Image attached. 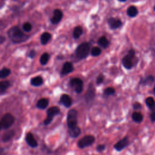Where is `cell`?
I'll return each instance as SVG.
<instances>
[{
    "mask_svg": "<svg viewBox=\"0 0 155 155\" xmlns=\"http://www.w3.org/2000/svg\"><path fill=\"white\" fill-rule=\"evenodd\" d=\"M63 13L59 9H55L53 11V16L51 18L50 21L53 24H56L59 23L62 19Z\"/></svg>",
    "mask_w": 155,
    "mask_h": 155,
    "instance_id": "obj_11",
    "label": "cell"
},
{
    "mask_svg": "<svg viewBox=\"0 0 155 155\" xmlns=\"http://www.w3.org/2000/svg\"><path fill=\"white\" fill-rule=\"evenodd\" d=\"M94 94H95V90H94L93 85L90 84L88 88L87 91V93L85 94V98L86 101L88 102L90 101H91L94 98Z\"/></svg>",
    "mask_w": 155,
    "mask_h": 155,
    "instance_id": "obj_15",
    "label": "cell"
},
{
    "mask_svg": "<svg viewBox=\"0 0 155 155\" xmlns=\"http://www.w3.org/2000/svg\"><path fill=\"white\" fill-rule=\"evenodd\" d=\"M135 51L134 50L131 49L129 50L128 54L125 56L122 60V63L123 66L127 69H131L133 65V59L134 58Z\"/></svg>",
    "mask_w": 155,
    "mask_h": 155,
    "instance_id": "obj_6",
    "label": "cell"
},
{
    "mask_svg": "<svg viewBox=\"0 0 155 155\" xmlns=\"http://www.w3.org/2000/svg\"><path fill=\"white\" fill-rule=\"evenodd\" d=\"M128 143H129V141H128V137H125L123 139H122L121 140H120L119 141H118L114 145V148L116 150L120 151L122 150L124 148H125L126 147H127Z\"/></svg>",
    "mask_w": 155,
    "mask_h": 155,
    "instance_id": "obj_9",
    "label": "cell"
},
{
    "mask_svg": "<svg viewBox=\"0 0 155 155\" xmlns=\"http://www.w3.org/2000/svg\"><path fill=\"white\" fill-rule=\"evenodd\" d=\"M154 94H155V86H154Z\"/></svg>",
    "mask_w": 155,
    "mask_h": 155,
    "instance_id": "obj_40",
    "label": "cell"
},
{
    "mask_svg": "<svg viewBox=\"0 0 155 155\" xmlns=\"http://www.w3.org/2000/svg\"><path fill=\"white\" fill-rule=\"evenodd\" d=\"M127 15L130 16V17H134L136 16L137 13H138V11H137V9L136 7L134 6H130L127 9Z\"/></svg>",
    "mask_w": 155,
    "mask_h": 155,
    "instance_id": "obj_23",
    "label": "cell"
},
{
    "mask_svg": "<svg viewBox=\"0 0 155 155\" xmlns=\"http://www.w3.org/2000/svg\"><path fill=\"white\" fill-rule=\"evenodd\" d=\"M30 83L35 87H39L43 84V79L41 76H38L31 79Z\"/></svg>",
    "mask_w": 155,
    "mask_h": 155,
    "instance_id": "obj_18",
    "label": "cell"
},
{
    "mask_svg": "<svg viewBox=\"0 0 155 155\" xmlns=\"http://www.w3.org/2000/svg\"><path fill=\"white\" fill-rule=\"evenodd\" d=\"M11 73V70L7 68H3L0 71V78L4 79L8 76Z\"/></svg>",
    "mask_w": 155,
    "mask_h": 155,
    "instance_id": "obj_28",
    "label": "cell"
},
{
    "mask_svg": "<svg viewBox=\"0 0 155 155\" xmlns=\"http://www.w3.org/2000/svg\"><path fill=\"white\" fill-rule=\"evenodd\" d=\"M7 36L15 44L23 42L28 38V36L24 34V33L16 26L12 27L8 30Z\"/></svg>",
    "mask_w": 155,
    "mask_h": 155,
    "instance_id": "obj_1",
    "label": "cell"
},
{
    "mask_svg": "<svg viewBox=\"0 0 155 155\" xmlns=\"http://www.w3.org/2000/svg\"><path fill=\"white\" fill-rule=\"evenodd\" d=\"M78 111L75 109H71L67 113V122L68 128H70L77 125Z\"/></svg>",
    "mask_w": 155,
    "mask_h": 155,
    "instance_id": "obj_4",
    "label": "cell"
},
{
    "mask_svg": "<svg viewBox=\"0 0 155 155\" xmlns=\"http://www.w3.org/2000/svg\"><path fill=\"white\" fill-rule=\"evenodd\" d=\"M59 113H60V109L57 106H53L49 108L47 111V117L44 120V125H47L50 124L51 122L53 117L59 114Z\"/></svg>",
    "mask_w": 155,
    "mask_h": 155,
    "instance_id": "obj_3",
    "label": "cell"
},
{
    "mask_svg": "<svg viewBox=\"0 0 155 155\" xmlns=\"http://www.w3.org/2000/svg\"><path fill=\"white\" fill-rule=\"evenodd\" d=\"M5 37H4L3 36H1L0 37V43H1V44L4 42V41H5Z\"/></svg>",
    "mask_w": 155,
    "mask_h": 155,
    "instance_id": "obj_38",
    "label": "cell"
},
{
    "mask_svg": "<svg viewBox=\"0 0 155 155\" xmlns=\"http://www.w3.org/2000/svg\"><path fill=\"white\" fill-rule=\"evenodd\" d=\"M22 28L23 30L26 31V32H29L31 31L32 28V26L30 23L29 22H25L23 25H22Z\"/></svg>",
    "mask_w": 155,
    "mask_h": 155,
    "instance_id": "obj_32",
    "label": "cell"
},
{
    "mask_svg": "<svg viewBox=\"0 0 155 155\" xmlns=\"http://www.w3.org/2000/svg\"><path fill=\"white\" fill-rule=\"evenodd\" d=\"M133 108L135 109V110H139V109H140V108H141V105H140V104L139 103V102H137L133 104Z\"/></svg>",
    "mask_w": 155,
    "mask_h": 155,
    "instance_id": "obj_35",
    "label": "cell"
},
{
    "mask_svg": "<svg viewBox=\"0 0 155 155\" xmlns=\"http://www.w3.org/2000/svg\"><path fill=\"white\" fill-rule=\"evenodd\" d=\"M95 140V138L92 135H87L81 138L78 142V146L80 148H84L85 147L91 145Z\"/></svg>",
    "mask_w": 155,
    "mask_h": 155,
    "instance_id": "obj_7",
    "label": "cell"
},
{
    "mask_svg": "<svg viewBox=\"0 0 155 155\" xmlns=\"http://www.w3.org/2000/svg\"><path fill=\"white\" fill-rule=\"evenodd\" d=\"M51 38V35L50 33L48 32H44L43 33L40 38L41 42L42 45H45L47 44L50 40Z\"/></svg>",
    "mask_w": 155,
    "mask_h": 155,
    "instance_id": "obj_17",
    "label": "cell"
},
{
    "mask_svg": "<svg viewBox=\"0 0 155 155\" xmlns=\"http://www.w3.org/2000/svg\"><path fill=\"white\" fill-rule=\"evenodd\" d=\"M35 55H36V52H35V51L34 50H31L30 52H29V53H28V57L29 58H33L35 56Z\"/></svg>",
    "mask_w": 155,
    "mask_h": 155,
    "instance_id": "obj_36",
    "label": "cell"
},
{
    "mask_svg": "<svg viewBox=\"0 0 155 155\" xmlns=\"http://www.w3.org/2000/svg\"><path fill=\"white\" fill-rule=\"evenodd\" d=\"M68 133L71 137L76 138L80 134L81 129L78 126L76 125L74 127L68 128Z\"/></svg>",
    "mask_w": 155,
    "mask_h": 155,
    "instance_id": "obj_16",
    "label": "cell"
},
{
    "mask_svg": "<svg viewBox=\"0 0 155 155\" xmlns=\"http://www.w3.org/2000/svg\"><path fill=\"white\" fill-rule=\"evenodd\" d=\"M150 118H151V121L155 122V111L153 112V113L151 114V115H150Z\"/></svg>",
    "mask_w": 155,
    "mask_h": 155,
    "instance_id": "obj_37",
    "label": "cell"
},
{
    "mask_svg": "<svg viewBox=\"0 0 155 155\" xmlns=\"http://www.w3.org/2000/svg\"><path fill=\"white\" fill-rule=\"evenodd\" d=\"M90 45L88 42H83L79 45L76 49L75 53L77 57L81 59L86 58L90 53Z\"/></svg>",
    "mask_w": 155,
    "mask_h": 155,
    "instance_id": "obj_2",
    "label": "cell"
},
{
    "mask_svg": "<svg viewBox=\"0 0 155 155\" xmlns=\"http://www.w3.org/2000/svg\"><path fill=\"white\" fill-rule=\"evenodd\" d=\"M107 23L110 28L112 30H114L119 28L122 24V21L120 19L114 18H111L108 19Z\"/></svg>",
    "mask_w": 155,
    "mask_h": 155,
    "instance_id": "obj_10",
    "label": "cell"
},
{
    "mask_svg": "<svg viewBox=\"0 0 155 155\" xmlns=\"http://www.w3.org/2000/svg\"><path fill=\"white\" fill-rule=\"evenodd\" d=\"M83 30L81 27L80 26H77L76 27L74 30H73V36L74 39H78L82 34Z\"/></svg>",
    "mask_w": 155,
    "mask_h": 155,
    "instance_id": "obj_25",
    "label": "cell"
},
{
    "mask_svg": "<svg viewBox=\"0 0 155 155\" xmlns=\"http://www.w3.org/2000/svg\"><path fill=\"white\" fill-rule=\"evenodd\" d=\"M97 44L101 47L103 48H107L108 47L110 42L106 37L102 36L98 39Z\"/></svg>",
    "mask_w": 155,
    "mask_h": 155,
    "instance_id": "obj_19",
    "label": "cell"
},
{
    "mask_svg": "<svg viewBox=\"0 0 155 155\" xmlns=\"http://www.w3.org/2000/svg\"><path fill=\"white\" fill-rule=\"evenodd\" d=\"M146 104L148 107L152 111L155 110V101L151 97H149L146 99Z\"/></svg>",
    "mask_w": 155,
    "mask_h": 155,
    "instance_id": "obj_24",
    "label": "cell"
},
{
    "mask_svg": "<svg viewBox=\"0 0 155 155\" xmlns=\"http://www.w3.org/2000/svg\"><path fill=\"white\" fill-rule=\"evenodd\" d=\"M132 119L134 122L140 123L143 120V116L139 112H134L132 114Z\"/></svg>",
    "mask_w": 155,
    "mask_h": 155,
    "instance_id": "obj_26",
    "label": "cell"
},
{
    "mask_svg": "<svg viewBox=\"0 0 155 155\" xmlns=\"http://www.w3.org/2000/svg\"><path fill=\"white\" fill-rule=\"evenodd\" d=\"M154 81V78L153 76H148L145 79L143 80L142 84L145 85H151Z\"/></svg>",
    "mask_w": 155,
    "mask_h": 155,
    "instance_id": "obj_31",
    "label": "cell"
},
{
    "mask_svg": "<svg viewBox=\"0 0 155 155\" xmlns=\"http://www.w3.org/2000/svg\"><path fill=\"white\" fill-rule=\"evenodd\" d=\"M15 117L10 113L5 114L1 120V129H8L14 123Z\"/></svg>",
    "mask_w": 155,
    "mask_h": 155,
    "instance_id": "obj_5",
    "label": "cell"
},
{
    "mask_svg": "<svg viewBox=\"0 0 155 155\" xmlns=\"http://www.w3.org/2000/svg\"><path fill=\"white\" fill-rule=\"evenodd\" d=\"M70 84L71 87L74 88L77 93H81L82 91L84 83L81 79L78 78H73L70 80Z\"/></svg>",
    "mask_w": 155,
    "mask_h": 155,
    "instance_id": "obj_8",
    "label": "cell"
},
{
    "mask_svg": "<svg viewBox=\"0 0 155 155\" xmlns=\"http://www.w3.org/2000/svg\"><path fill=\"white\" fill-rule=\"evenodd\" d=\"M25 141L27 144L31 148H35L38 147V142L34 138L33 134L31 133H28L25 136Z\"/></svg>",
    "mask_w": 155,
    "mask_h": 155,
    "instance_id": "obj_13",
    "label": "cell"
},
{
    "mask_svg": "<svg viewBox=\"0 0 155 155\" xmlns=\"http://www.w3.org/2000/svg\"><path fill=\"white\" fill-rule=\"evenodd\" d=\"M48 105V99H47L45 98H42L38 101V102L36 104V107L39 109L43 110V109H45V108H47Z\"/></svg>",
    "mask_w": 155,
    "mask_h": 155,
    "instance_id": "obj_20",
    "label": "cell"
},
{
    "mask_svg": "<svg viewBox=\"0 0 155 155\" xmlns=\"http://www.w3.org/2000/svg\"><path fill=\"white\" fill-rule=\"evenodd\" d=\"M119 1H121V2H125V1H127V0H119Z\"/></svg>",
    "mask_w": 155,
    "mask_h": 155,
    "instance_id": "obj_39",
    "label": "cell"
},
{
    "mask_svg": "<svg viewBox=\"0 0 155 155\" xmlns=\"http://www.w3.org/2000/svg\"><path fill=\"white\" fill-rule=\"evenodd\" d=\"M105 149V145H99L97 147H96V151L97 152H102Z\"/></svg>",
    "mask_w": 155,
    "mask_h": 155,
    "instance_id": "obj_34",
    "label": "cell"
},
{
    "mask_svg": "<svg viewBox=\"0 0 155 155\" xmlns=\"http://www.w3.org/2000/svg\"><path fill=\"white\" fill-rule=\"evenodd\" d=\"M154 10H155V6H154Z\"/></svg>",
    "mask_w": 155,
    "mask_h": 155,
    "instance_id": "obj_41",
    "label": "cell"
},
{
    "mask_svg": "<svg viewBox=\"0 0 155 155\" xmlns=\"http://www.w3.org/2000/svg\"><path fill=\"white\" fill-rule=\"evenodd\" d=\"M60 101L62 105H64L65 107L68 108L72 104V99L70 96L66 94H63L61 95L60 97Z\"/></svg>",
    "mask_w": 155,
    "mask_h": 155,
    "instance_id": "obj_14",
    "label": "cell"
},
{
    "mask_svg": "<svg viewBox=\"0 0 155 155\" xmlns=\"http://www.w3.org/2000/svg\"><path fill=\"white\" fill-rule=\"evenodd\" d=\"M15 133L13 131V130H10L8 131H7L5 133H4V134L2 135V141L3 142H7L8 140H10L12 137L13 136Z\"/></svg>",
    "mask_w": 155,
    "mask_h": 155,
    "instance_id": "obj_22",
    "label": "cell"
},
{
    "mask_svg": "<svg viewBox=\"0 0 155 155\" xmlns=\"http://www.w3.org/2000/svg\"><path fill=\"white\" fill-rule=\"evenodd\" d=\"M50 59V55L48 53H44L39 59L40 63L41 65H45L47 64V63L48 62V61H49Z\"/></svg>",
    "mask_w": 155,
    "mask_h": 155,
    "instance_id": "obj_27",
    "label": "cell"
},
{
    "mask_svg": "<svg viewBox=\"0 0 155 155\" xmlns=\"http://www.w3.org/2000/svg\"><path fill=\"white\" fill-rule=\"evenodd\" d=\"M10 86V82L8 81H2L0 82V93L3 94Z\"/></svg>",
    "mask_w": 155,
    "mask_h": 155,
    "instance_id": "obj_21",
    "label": "cell"
},
{
    "mask_svg": "<svg viewBox=\"0 0 155 155\" xmlns=\"http://www.w3.org/2000/svg\"><path fill=\"white\" fill-rule=\"evenodd\" d=\"M102 50L101 49L98 47H93L91 50V56L96 57L98 56L101 54Z\"/></svg>",
    "mask_w": 155,
    "mask_h": 155,
    "instance_id": "obj_29",
    "label": "cell"
},
{
    "mask_svg": "<svg viewBox=\"0 0 155 155\" xmlns=\"http://www.w3.org/2000/svg\"><path fill=\"white\" fill-rule=\"evenodd\" d=\"M104 80V74H99L97 76V79H96V84L98 85L101 84L103 82Z\"/></svg>",
    "mask_w": 155,
    "mask_h": 155,
    "instance_id": "obj_33",
    "label": "cell"
},
{
    "mask_svg": "<svg viewBox=\"0 0 155 155\" xmlns=\"http://www.w3.org/2000/svg\"><path fill=\"white\" fill-rule=\"evenodd\" d=\"M115 93V89L113 87H108L104 91V95L105 96H109L113 95Z\"/></svg>",
    "mask_w": 155,
    "mask_h": 155,
    "instance_id": "obj_30",
    "label": "cell"
},
{
    "mask_svg": "<svg viewBox=\"0 0 155 155\" xmlns=\"http://www.w3.org/2000/svg\"><path fill=\"white\" fill-rule=\"evenodd\" d=\"M74 70L73 65L70 62H65L62 66V68L61 70V74L64 76L67 75Z\"/></svg>",
    "mask_w": 155,
    "mask_h": 155,
    "instance_id": "obj_12",
    "label": "cell"
}]
</instances>
